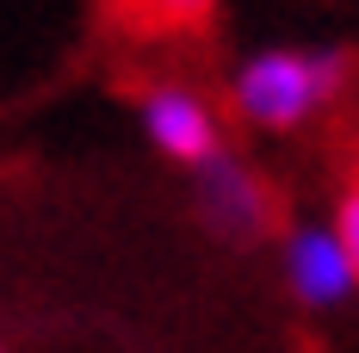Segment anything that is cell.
<instances>
[{
    "label": "cell",
    "mask_w": 359,
    "mask_h": 353,
    "mask_svg": "<svg viewBox=\"0 0 359 353\" xmlns=\"http://www.w3.org/2000/svg\"><path fill=\"white\" fill-rule=\"evenodd\" d=\"M347 87H353L347 44H273L229 69V112L248 131L291 137V131L316 124Z\"/></svg>",
    "instance_id": "6da1fadb"
},
{
    "label": "cell",
    "mask_w": 359,
    "mask_h": 353,
    "mask_svg": "<svg viewBox=\"0 0 359 353\" xmlns=\"http://www.w3.org/2000/svg\"><path fill=\"white\" fill-rule=\"evenodd\" d=\"M192 217L223 248H260L266 236H279V199L266 174L236 149H217L211 161L192 168Z\"/></svg>",
    "instance_id": "7a4b0ae2"
},
{
    "label": "cell",
    "mask_w": 359,
    "mask_h": 353,
    "mask_svg": "<svg viewBox=\"0 0 359 353\" xmlns=\"http://www.w3.org/2000/svg\"><path fill=\"white\" fill-rule=\"evenodd\" d=\"M279 273H285L291 304L310 310V317H334L359 298V273L341 248V236H334V223H316V217L279 229Z\"/></svg>",
    "instance_id": "3957f363"
},
{
    "label": "cell",
    "mask_w": 359,
    "mask_h": 353,
    "mask_svg": "<svg viewBox=\"0 0 359 353\" xmlns=\"http://www.w3.org/2000/svg\"><path fill=\"white\" fill-rule=\"evenodd\" d=\"M137 124H143L149 149L168 155L186 174L198 161H211L217 149H229L223 142V124H217V106L198 87H186V81H149L143 93H137Z\"/></svg>",
    "instance_id": "277c9868"
},
{
    "label": "cell",
    "mask_w": 359,
    "mask_h": 353,
    "mask_svg": "<svg viewBox=\"0 0 359 353\" xmlns=\"http://www.w3.org/2000/svg\"><path fill=\"white\" fill-rule=\"evenodd\" d=\"M111 6L130 32H149V37L211 32V19H217V0H111Z\"/></svg>",
    "instance_id": "5b68a950"
},
{
    "label": "cell",
    "mask_w": 359,
    "mask_h": 353,
    "mask_svg": "<svg viewBox=\"0 0 359 353\" xmlns=\"http://www.w3.org/2000/svg\"><path fill=\"white\" fill-rule=\"evenodd\" d=\"M334 236H341V248H347V260H353V273H359V174L341 186V199H334Z\"/></svg>",
    "instance_id": "8992f818"
},
{
    "label": "cell",
    "mask_w": 359,
    "mask_h": 353,
    "mask_svg": "<svg viewBox=\"0 0 359 353\" xmlns=\"http://www.w3.org/2000/svg\"><path fill=\"white\" fill-rule=\"evenodd\" d=\"M0 353H6V347H0Z\"/></svg>",
    "instance_id": "52a82bcc"
}]
</instances>
